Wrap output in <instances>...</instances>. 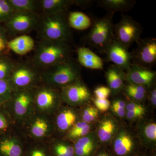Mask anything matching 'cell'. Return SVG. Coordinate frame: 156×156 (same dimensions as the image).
Instances as JSON below:
<instances>
[{
	"mask_svg": "<svg viewBox=\"0 0 156 156\" xmlns=\"http://www.w3.org/2000/svg\"><path fill=\"white\" fill-rule=\"evenodd\" d=\"M98 5L111 11H125L134 6V2L130 0H101L98 1Z\"/></svg>",
	"mask_w": 156,
	"mask_h": 156,
	"instance_id": "cell-23",
	"label": "cell"
},
{
	"mask_svg": "<svg viewBox=\"0 0 156 156\" xmlns=\"http://www.w3.org/2000/svg\"><path fill=\"white\" fill-rule=\"evenodd\" d=\"M41 78V70L31 62L16 63L7 79L13 91L27 89Z\"/></svg>",
	"mask_w": 156,
	"mask_h": 156,
	"instance_id": "cell-4",
	"label": "cell"
},
{
	"mask_svg": "<svg viewBox=\"0 0 156 156\" xmlns=\"http://www.w3.org/2000/svg\"><path fill=\"white\" fill-rule=\"evenodd\" d=\"M36 30L40 40L69 43L71 38L66 13L42 15Z\"/></svg>",
	"mask_w": 156,
	"mask_h": 156,
	"instance_id": "cell-2",
	"label": "cell"
},
{
	"mask_svg": "<svg viewBox=\"0 0 156 156\" xmlns=\"http://www.w3.org/2000/svg\"><path fill=\"white\" fill-rule=\"evenodd\" d=\"M16 63L8 56H0V80H7Z\"/></svg>",
	"mask_w": 156,
	"mask_h": 156,
	"instance_id": "cell-28",
	"label": "cell"
},
{
	"mask_svg": "<svg viewBox=\"0 0 156 156\" xmlns=\"http://www.w3.org/2000/svg\"><path fill=\"white\" fill-rule=\"evenodd\" d=\"M31 62L42 70L71 58L69 43L41 39L35 47Z\"/></svg>",
	"mask_w": 156,
	"mask_h": 156,
	"instance_id": "cell-1",
	"label": "cell"
},
{
	"mask_svg": "<svg viewBox=\"0 0 156 156\" xmlns=\"http://www.w3.org/2000/svg\"><path fill=\"white\" fill-rule=\"evenodd\" d=\"M111 151L115 156H134L140 153L132 136L125 130L117 134Z\"/></svg>",
	"mask_w": 156,
	"mask_h": 156,
	"instance_id": "cell-12",
	"label": "cell"
},
{
	"mask_svg": "<svg viewBox=\"0 0 156 156\" xmlns=\"http://www.w3.org/2000/svg\"><path fill=\"white\" fill-rule=\"evenodd\" d=\"M73 146L76 156H94L99 148L95 134L92 133L79 138Z\"/></svg>",
	"mask_w": 156,
	"mask_h": 156,
	"instance_id": "cell-15",
	"label": "cell"
},
{
	"mask_svg": "<svg viewBox=\"0 0 156 156\" xmlns=\"http://www.w3.org/2000/svg\"><path fill=\"white\" fill-rule=\"evenodd\" d=\"M17 94L14 98V110L16 114L23 115L26 113L33 99V95L27 89L16 91Z\"/></svg>",
	"mask_w": 156,
	"mask_h": 156,
	"instance_id": "cell-19",
	"label": "cell"
},
{
	"mask_svg": "<svg viewBox=\"0 0 156 156\" xmlns=\"http://www.w3.org/2000/svg\"><path fill=\"white\" fill-rule=\"evenodd\" d=\"M40 16L32 12H15L5 23L7 33L15 37L36 30Z\"/></svg>",
	"mask_w": 156,
	"mask_h": 156,
	"instance_id": "cell-6",
	"label": "cell"
},
{
	"mask_svg": "<svg viewBox=\"0 0 156 156\" xmlns=\"http://www.w3.org/2000/svg\"><path fill=\"white\" fill-rule=\"evenodd\" d=\"M48 126L46 121L41 119H37L31 127V131L35 136L41 137L44 136L48 131Z\"/></svg>",
	"mask_w": 156,
	"mask_h": 156,
	"instance_id": "cell-32",
	"label": "cell"
},
{
	"mask_svg": "<svg viewBox=\"0 0 156 156\" xmlns=\"http://www.w3.org/2000/svg\"><path fill=\"white\" fill-rule=\"evenodd\" d=\"M58 98L57 92L50 87L41 88L35 95L37 105L43 109H48L53 106Z\"/></svg>",
	"mask_w": 156,
	"mask_h": 156,
	"instance_id": "cell-18",
	"label": "cell"
},
{
	"mask_svg": "<svg viewBox=\"0 0 156 156\" xmlns=\"http://www.w3.org/2000/svg\"><path fill=\"white\" fill-rule=\"evenodd\" d=\"M149 98L151 103L154 105H156V89L154 88L150 92Z\"/></svg>",
	"mask_w": 156,
	"mask_h": 156,
	"instance_id": "cell-43",
	"label": "cell"
},
{
	"mask_svg": "<svg viewBox=\"0 0 156 156\" xmlns=\"http://www.w3.org/2000/svg\"><path fill=\"white\" fill-rule=\"evenodd\" d=\"M15 12H32L40 11L39 0H9Z\"/></svg>",
	"mask_w": 156,
	"mask_h": 156,
	"instance_id": "cell-24",
	"label": "cell"
},
{
	"mask_svg": "<svg viewBox=\"0 0 156 156\" xmlns=\"http://www.w3.org/2000/svg\"><path fill=\"white\" fill-rule=\"evenodd\" d=\"M126 80L130 83L150 87L156 78V72L138 64H131L126 70Z\"/></svg>",
	"mask_w": 156,
	"mask_h": 156,
	"instance_id": "cell-8",
	"label": "cell"
},
{
	"mask_svg": "<svg viewBox=\"0 0 156 156\" xmlns=\"http://www.w3.org/2000/svg\"><path fill=\"white\" fill-rule=\"evenodd\" d=\"M91 96L89 89L79 80L62 88V98L72 104L85 103L89 101Z\"/></svg>",
	"mask_w": 156,
	"mask_h": 156,
	"instance_id": "cell-9",
	"label": "cell"
},
{
	"mask_svg": "<svg viewBox=\"0 0 156 156\" xmlns=\"http://www.w3.org/2000/svg\"><path fill=\"white\" fill-rule=\"evenodd\" d=\"M94 104L98 110L101 112H106L109 108L111 103L108 99H100L95 98L94 100Z\"/></svg>",
	"mask_w": 156,
	"mask_h": 156,
	"instance_id": "cell-37",
	"label": "cell"
},
{
	"mask_svg": "<svg viewBox=\"0 0 156 156\" xmlns=\"http://www.w3.org/2000/svg\"><path fill=\"white\" fill-rule=\"evenodd\" d=\"M126 110L127 112H138L145 113V109L139 104L131 102L126 105Z\"/></svg>",
	"mask_w": 156,
	"mask_h": 156,
	"instance_id": "cell-40",
	"label": "cell"
},
{
	"mask_svg": "<svg viewBox=\"0 0 156 156\" xmlns=\"http://www.w3.org/2000/svg\"><path fill=\"white\" fill-rule=\"evenodd\" d=\"M80 69L71 58L41 70V78L51 86L63 87L79 80Z\"/></svg>",
	"mask_w": 156,
	"mask_h": 156,
	"instance_id": "cell-3",
	"label": "cell"
},
{
	"mask_svg": "<svg viewBox=\"0 0 156 156\" xmlns=\"http://www.w3.org/2000/svg\"><path fill=\"white\" fill-rule=\"evenodd\" d=\"M35 47L34 39L27 34L21 35L9 41V49L19 55H24L34 50Z\"/></svg>",
	"mask_w": 156,
	"mask_h": 156,
	"instance_id": "cell-17",
	"label": "cell"
},
{
	"mask_svg": "<svg viewBox=\"0 0 156 156\" xmlns=\"http://www.w3.org/2000/svg\"><path fill=\"white\" fill-rule=\"evenodd\" d=\"M8 126V123L5 117L0 115V130L5 129Z\"/></svg>",
	"mask_w": 156,
	"mask_h": 156,
	"instance_id": "cell-44",
	"label": "cell"
},
{
	"mask_svg": "<svg viewBox=\"0 0 156 156\" xmlns=\"http://www.w3.org/2000/svg\"><path fill=\"white\" fill-rule=\"evenodd\" d=\"M91 1L73 0H39L40 11L42 15L66 13L70 6L88 5Z\"/></svg>",
	"mask_w": 156,
	"mask_h": 156,
	"instance_id": "cell-11",
	"label": "cell"
},
{
	"mask_svg": "<svg viewBox=\"0 0 156 156\" xmlns=\"http://www.w3.org/2000/svg\"><path fill=\"white\" fill-rule=\"evenodd\" d=\"M98 116V110L93 107H89L84 110L82 117L83 122L89 124L94 122Z\"/></svg>",
	"mask_w": 156,
	"mask_h": 156,
	"instance_id": "cell-33",
	"label": "cell"
},
{
	"mask_svg": "<svg viewBox=\"0 0 156 156\" xmlns=\"http://www.w3.org/2000/svg\"><path fill=\"white\" fill-rule=\"evenodd\" d=\"M126 106L125 101L121 99H117L113 102L112 109L118 117L123 118L126 115Z\"/></svg>",
	"mask_w": 156,
	"mask_h": 156,
	"instance_id": "cell-34",
	"label": "cell"
},
{
	"mask_svg": "<svg viewBox=\"0 0 156 156\" xmlns=\"http://www.w3.org/2000/svg\"><path fill=\"white\" fill-rule=\"evenodd\" d=\"M108 59L123 70H126L131 64L132 56L128 49L114 40L105 51Z\"/></svg>",
	"mask_w": 156,
	"mask_h": 156,
	"instance_id": "cell-10",
	"label": "cell"
},
{
	"mask_svg": "<svg viewBox=\"0 0 156 156\" xmlns=\"http://www.w3.org/2000/svg\"><path fill=\"white\" fill-rule=\"evenodd\" d=\"M134 156H147L146 155V154H145L142 153L140 152L139 153L137 154H136V155H135Z\"/></svg>",
	"mask_w": 156,
	"mask_h": 156,
	"instance_id": "cell-45",
	"label": "cell"
},
{
	"mask_svg": "<svg viewBox=\"0 0 156 156\" xmlns=\"http://www.w3.org/2000/svg\"><path fill=\"white\" fill-rule=\"evenodd\" d=\"M14 13L9 0H0V23H5Z\"/></svg>",
	"mask_w": 156,
	"mask_h": 156,
	"instance_id": "cell-31",
	"label": "cell"
},
{
	"mask_svg": "<svg viewBox=\"0 0 156 156\" xmlns=\"http://www.w3.org/2000/svg\"><path fill=\"white\" fill-rule=\"evenodd\" d=\"M13 90L11 89L7 80H0V99L10 98Z\"/></svg>",
	"mask_w": 156,
	"mask_h": 156,
	"instance_id": "cell-36",
	"label": "cell"
},
{
	"mask_svg": "<svg viewBox=\"0 0 156 156\" xmlns=\"http://www.w3.org/2000/svg\"><path fill=\"white\" fill-rule=\"evenodd\" d=\"M8 33L5 28L0 25V56L5 55L8 48Z\"/></svg>",
	"mask_w": 156,
	"mask_h": 156,
	"instance_id": "cell-35",
	"label": "cell"
},
{
	"mask_svg": "<svg viewBox=\"0 0 156 156\" xmlns=\"http://www.w3.org/2000/svg\"><path fill=\"white\" fill-rule=\"evenodd\" d=\"M142 29L134 19L123 15L119 22L114 26V39L127 49L140 39Z\"/></svg>",
	"mask_w": 156,
	"mask_h": 156,
	"instance_id": "cell-7",
	"label": "cell"
},
{
	"mask_svg": "<svg viewBox=\"0 0 156 156\" xmlns=\"http://www.w3.org/2000/svg\"><path fill=\"white\" fill-rule=\"evenodd\" d=\"M145 113L138 112H127L126 113L127 119L129 120L136 119L142 117Z\"/></svg>",
	"mask_w": 156,
	"mask_h": 156,
	"instance_id": "cell-41",
	"label": "cell"
},
{
	"mask_svg": "<svg viewBox=\"0 0 156 156\" xmlns=\"http://www.w3.org/2000/svg\"><path fill=\"white\" fill-rule=\"evenodd\" d=\"M23 148L15 140L7 139L0 143L1 156H24Z\"/></svg>",
	"mask_w": 156,
	"mask_h": 156,
	"instance_id": "cell-22",
	"label": "cell"
},
{
	"mask_svg": "<svg viewBox=\"0 0 156 156\" xmlns=\"http://www.w3.org/2000/svg\"><path fill=\"white\" fill-rule=\"evenodd\" d=\"M76 120V116L73 111L66 110L61 112L56 119L58 128L62 131H66L73 126Z\"/></svg>",
	"mask_w": 156,
	"mask_h": 156,
	"instance_id": "cell-25",
	"label": "cell"
},
{
	"mask_svg": "<svg viewBox=\"0 0 156 156\" xmlns=\"http://www.w3.org/2000/svg\"><path fill=\"white\" fill-rule=\"evenodd\" d=\"M125 91L128 97L137 101L143 100L146 94L145 87L130 83L126 86Z\"/></svg>",
	"mask_w": 156,
	"mask_h": 156,
	"instance_id": "cell-27",
	"label": "cell"
},
{
	"mask_svg": "<svg viewBox=\"0 0 156 156\" xmlns=\"http://www.w3.org/2000/svg\"><path fill=\"white\" fill-rule=\"evenodd\" d=\"M94 156H115L111 150L98 148Z\"/></svg>",
	"mask_w": 156,
	"mask_h": 156,
	"instance_id": "cell-42",
	"label": "cell"
},
{
	"mask_svg": "<svg viewBox=\"0 0 156 156\" xmlns=\"http://www.w3.org/2000/svg\"><path fill=\"white\" fill-rule=\"evenodd\" d=\"M67 20L70 27L76 30H86L92 25L90 17L80 11L70 12L67 15Z\"/></svg>",
	"mask_w": 156,
	"mask_h": 156,
	"instance_id": "cell-20",
	"label": "cell"
},
{
	"mask_svg": "<svg viewBox=\"0 0 156 156\" xmlns=\"http://www.w3.org/2000/svg\"><path fill=\"white\" fill-rule=\"evenodd\" d=\"M50 154L52 156H76L73 146L63 143L55 144Z\"/></svg>",
	"mask_w": 156,
	"mask_h": 156,
	"instance_id": "cell-30",
	"label": "cell"
},
{
	"mask_svg": "<svg viewBox=\"0 0 156 156\" xmlns=\"http://www.w3.org/2000/svg\"><path fill=\"white\" fill-rule=\"evenodd\" d=\"M90 128L91 127L89 124L83 121L78 122L74 125L69 132V137L71 139L83 137L90 133Z\"/></svg>",
	"mask_w": 156,
	"mask_h": 156,
	"instance_id": "cell-29",
	"label": "cell"
},
{
	"mask_svg": "<svg viewBox=\"0 0 156 156\" xmlns=\"http://www.w3.org/2000/svg\"><path fill=\"white\" fill-rule=\"evenodd\" d=\"M116 129V123L113 120L109 118L104 119L98 126V137L101 142L108 143L114 136Z\"/></svg>",
	"mask_w": 156,
	"mask_h": 156,
	"instance_id": "cell-21",
	"label": "cell"
},
{
	"mask_svg": "<svg viewBox=\"0 0 156 156\" xmlns=\"http://www.w3.org/2000/svg\"><path fill=\"white\" fill-rule=\"evenodd\" d=\"M111 91L108 87H98L94 91L96 98L100 99H107L111 93Z\"/></svg>",
	"mask_w": 156,
	"mask_h": 156,
	"instance_id": "cell-38",
	"label": "cell"
},
{
	"mask_svg": "<svg viewBox=\"0 0 156 156\" xmlns=\"http://www.w3.org/2000/svg\"><path fill=\"white\" fill-rule=\"evenodd\" d=\"M140 135L148 147L154 148L156 141V124L149 122L146 124L140 130Z\"/></svg>",
	"mask_w": 156,
	"mask_h": 156,
	"instance_id": "cell-26",
	"label": "cell"
},
{
	"mask_svg": "<svg viewBox=\"0 0 156 156\" xmlns=\"http://www.w3.org/2000/svg\"><path fill=\"white\" fill-rule=\"evenodd\" d=\"M105 76L108 87L112 92L116 94L123 89L126 74L124 70L114 65L108 69Z\"/></svg>",
	"mask_w": 156,
	"mask_h": 156,
	"instance_id": "cell-16",
	"label": "cell"
},
{
	"mask_svg": "<svg viewBox=\"0 0 156 156\" xmlns=\"http://www.w3.org/2000/svg\"><path fill=\"white\" fill-rule=\"evenodd\" d=\"M24 156H52L48 151L40 148H34L27 151Z\"/></svg>",
	"mask_w": 156,
	"mask_h": 156,
	"instance_id": "cell-39",
	"label": "cell"
},
{
	"mask_svg": "<svg viewBox=\"0 0 156 156\" xmlns=\"http://www.w3.org/2000/svg\"><path fill=\"white\" fill-rule=\"evenodd\" d=\"M114 26L109 16L96 20L92 23L87 37L89 44L105 52L114 40Z\"/></svg>",
	"mask_w": 156,
	"mask_h": 156,
	"instance_id": "cell-5",
	"label": "cell"
},
{
	"mask_svg": "<svg viewBox=\"0 0 156 156\" xmlns=\"http://www.w3.org/2000/svg\"><path fill=\"white\" fill-rule=\"evenodd\" d=\"M78 60L82 66L89 69H103V60L92 50L86 47H81L77 50Z\"/></svg>",
	"mask_w": 156,
	"mask_h": 156,
	"instance_id": "cell-14",
	"label": "cell"
},
{
	"mask_svg": "<svg viewBox=\"0 0 156 156\" xmlns=\"http://www.w3.org/2000/svg\"><path fill=\"white\" fill-rule=\"evenodd\" d=\"M135 55L140 65L146 67L154 64L156 61V39L142 40L138 45Z\"/></svg>",
	"mask_w": 156,
	"mask_h": 156,
	"instance_id": "cell-13",
	"label": "cell"
}]
</instances>
